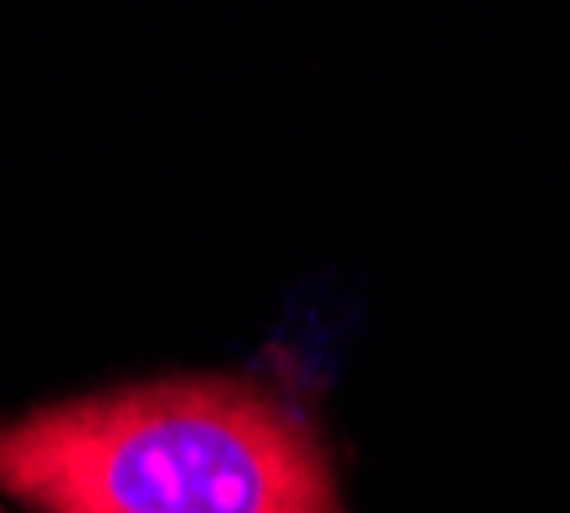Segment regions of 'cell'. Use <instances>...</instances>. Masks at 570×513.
I'll use <instances>...</instances> for the list:
<instances>
[{"label": "cell", "mask_w": 570, "mask_h": 513, "mask_svg": "<svg viewBox=\"0 0 570 513\" xmlns=\"http://www.w3.org/2000/svg\"><path fill=\"white\" fill-rule=\"evenodd\" d=\"M0 487L31 513H345L308 411L247 375H170L27 411L0 426Z\"/></svg>", "instance_id": "1"}]
</instances>
